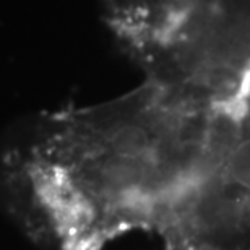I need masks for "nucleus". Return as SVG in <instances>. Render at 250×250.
I'll use <instances>...</instances> for the list:
<instances>
[{
  "label": "nucleus",
  "mask_w": 250,
  "mask_h": 250,
  "mask_svg": "<svg viewBox=\"0 0 250 250\" xmlns=\"http://www.w3.org/2000/svg\"><path fill=\"white\" fill-rule=\"evenodd\" d=\"M197 163L176 99L146 78L114 101L39 117L3 176L33 236L56 250H103L128 232L161 234Z\"/></svg>",
  "instance_id": "f257e3e1"
}]
</instances>
